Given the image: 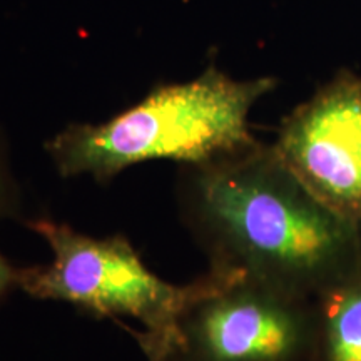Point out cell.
Returning a JSON list of instances; mask_svg holds the SVG:
<instances>
[{
  "label": "cell",
  "mask_w": 361,
  "mask_h": 361,
  "mask_svg": "<svg viewBox=\"0 0 361 361\" xmlns=\"http://www.w3.org/2000/svg\"><path fill=\"white\" fill-rule=\"evenodd\" d=\"M183 218L209 266L318 301L361 268V228L324 206L271 144L183 166Z\"/></svg>",
  "instance_id": "6da1fadb"
},
{
  "label": "cell",
  "mask_w": 361,
  "mask_h": 361,
  "mask_svg": "<svg viewBox=\"0 0 361 361\" xmlns=\"http://www.w3.org/2000/svg\"><path fill=\"white\" fill-rule=\"evenodd\" d=\"M278 85L274 78L234 79L216 66L186 82L157 85L137 104L99 124H69L47 142L64 178L106 183L146 161L201 166L255 147L252 107Z\"/></svg>",
  "instance_id": "7a4b0ae2"
},
{
  "label": "cell",
  "mask_w": 361,
  "mask_h": 361,
  "mask_svg": "<svg viewBox=\"0 0 361 361\" xmlns=\"http://www.w3.org/2000/svg\"><path fill=\"white\" fill-rule=\"evenodd\" d=\"M52 251L49 264L20 268L19 288L37 300L69 303L99 318H133V335L147 361H164L186 311L234 273L209 266L188 284L156 276L123 236L92 238L52 219L30 221Z\"/></svg>",
  "instance_id": "3957f363"
},
{
  "label": "cell",
  "mask_w": 361,
  "mask_h": 361,
  "mask_svg": "<svg viewBox=\"0 0 361 361\" xmlns=\"http://www.w3.org/2000/svg\"><path fill=\"white\" fill-rule=\"evenodd\" d=\"M316 348L318 301L234 271L186 311L164 361H305Z\"/></svg>",
  "instance_id": "277c9868"
},
{
  "label": "cell",
  "mask_w": 361,
  "mask_h": 361,
  "mask_svg": "<svg viewBox=\"0 0 361 361\" xmlns=\"http://www.w3.org/2000/svg\"><path fill=\"white\" fill-rule=\"evenodd\" d=\"M271 146L324 206L361 228V74L338 71L284 117Z\"/></svg>",
  "instance_id": "5b68a950"
},
{
  "label": "cell",
  "mask_w": 361,
  "mask_h": 361,
  "mask_svg": "<svg viewBox=\"0 0 361 361\" xmlns=\"http://www.w3.org/2000/svg\"><path fill=\"white\" fill-rule=\"evenodd\" d=\"M319 348L326 361H361V268L318 300Z\"/></svg>",
  "instance_id": "8992f818"
},
{
  "label": "cell",
  "mask_w": 361,
  "mask_h": 361,
  "mask_svg": "<svg viewBox=\"0 0 361 361\" xmlns=\"http://www.w3.org/2000/svg\"><path fill=\"white\" fill-rule=\"evenodd\" d=\"M13 206H16V189H13L6 161L0 154V218H6L11 214Z\"/></svg>",
  "instance_id": "52a82bcc"
},
{
  "label": "cell",
  "mask_w": 361,
  "mask_h": 361,
  "mask_svg": "<svg viewBox=\"0 0 361 361\" xmlns=\"http://www.w3.org/2000/svg\"><path fill=\"white\" fill-rule=\"evenodd\" d=\"M20 268H16L0 255V300L12 291L13 288H19Z\"/></svg>",
  "instance_id": "ba28073f"
}]
</instances>
